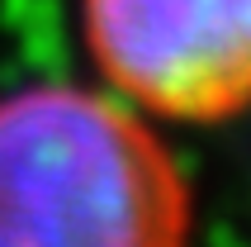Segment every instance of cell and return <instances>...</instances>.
<instances>
[{"instance_id": "cell-2", "label": "cell", "mask_w": 251, "mask_h": 247, "mask_svg": "<svg viewBox=\"0 0 251 247\" xmlns=\"http://www.w3.org/2000/svg\"><path fill=\"white\" fill-rule=\"evenodd\" d=\"M81 24L133 110L176 124L251 110V0H81Z\"/></svg>"}, {"instance_id": "cell-1", "label": "cell", "mask_w": 251, "mask_h": 247, "mask_svg": "<svg viewBox=\"0 0 251 247\" xmlns=\"http://www.w3.org/2000/svg\"><path fill=\"white\" fill-rule=\"evenodd\" d=\"M0 247H195V195L128 100L24 86L0 95Z\"/></svg>"}]
</instances>
